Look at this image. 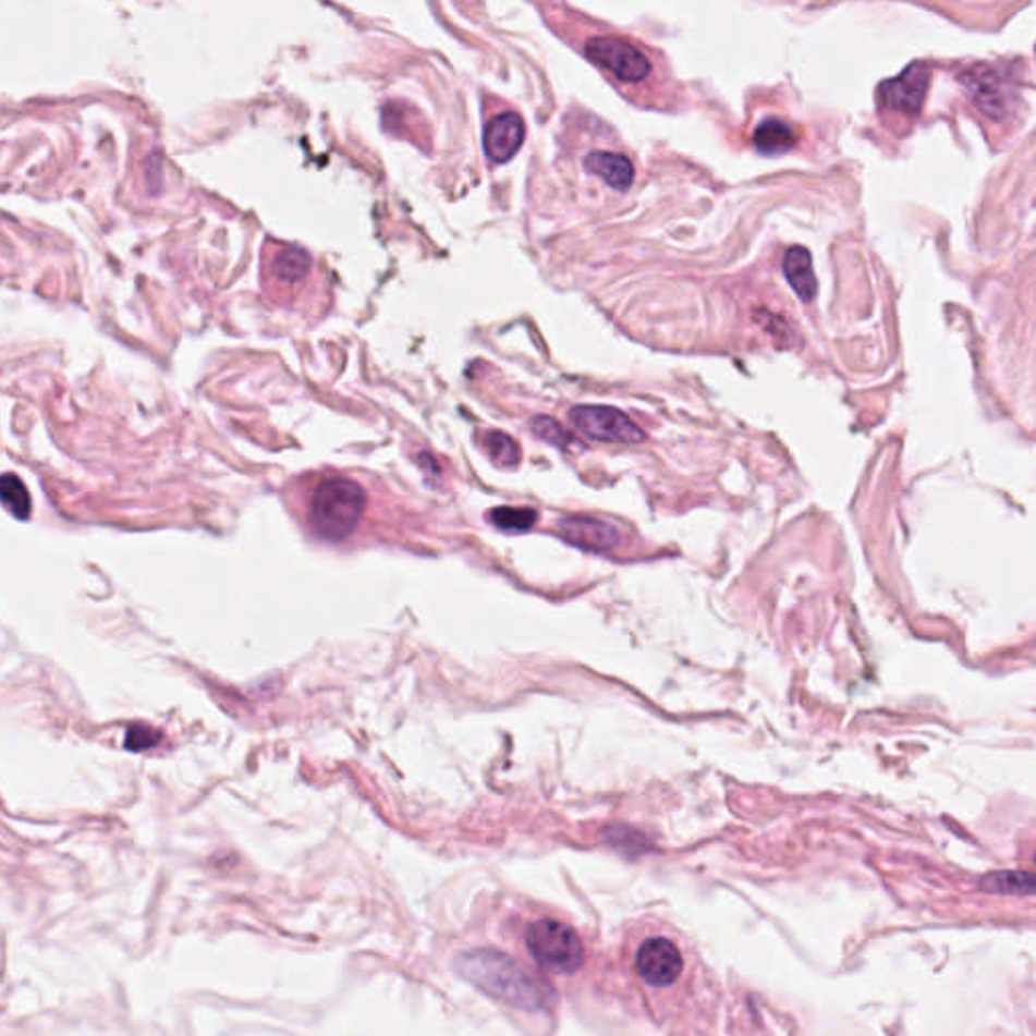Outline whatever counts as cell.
Wrapping results in <instances>:
<instances>
[{"mask_svg":"<svg viewBox=\"0 0 1036 1036\" xmlns=\"http://www.w3.org/2000/svg\"><path fill=\"white\" fill-rule=\"evenodd\" d=\"M455 967L470 984L507 1007L539 1012L553 1004V994L547 986L502 951H466L458 958Z\"/></svg>","mask_w":1036,"mask_h":1036,"instance_id":"6da1fadb","label":"cell"},{"mask_svg":"<svg viewBox=\"0 0 1036 1036\" xmlns=\"http://www.w3.org/2000/svg\"><path fill=\"white\" fill-rule=\"evenodd\" d=\"M367 509V492L351 478H327L316 486L310 500V526L320 539L342 543L356 531Z\"/></svg>","mask_w":1036,"mask_h":1036,"instance_id":"7a4b0ae2","label":"cell"},{"mask_svg":"<svg viewBox=\"0 0 1036 1036\" xmlns=\"http://www.w3.org/2000/svg\"><path fill=\"white\" fill-rule=\"evenodd\" d=\"M526 948L545 970L553 974H575L583 965L585 951L580 936L565 923L539 919L526 929Z\"/></svg>","mask_w":1036,"mask_h":1036,"instance_id":"3957f363","label":"cell"},{"mask_svg":"<svg viewBox=\"0 0 1036 1036\" xmlns=\"http://www.w3.org/2000/svg\"><path fill=\"white\" fill-rule=\"evenodd\" d=\"M585 58L597 68L610 72L615 80L624 84H639L653 73V63L639 51L636 45L627 44L618 37H592L585 49Z\"/></svg>","mask_w":1036,"mask_h":1036,"instance_id":"277c9868","label":"cell"},{"mask_svg":"<svg viewBox=\"0 0 1036 1036\" xmlns=\"http://www.w3.org/2000/svg\"><path fill=\"white\" fill-rule=\"evenodd\" d=\"M571 424L583 436L596 441L610 443H639L646 440V434L639 429L624 412L608 405H580L569 412Z\"/></svg>","mask_w":1036,"mask_h":1036,"instance_id":"5b68a950","label":"cell"},{"mask_svg":"<svg viewBox=\"0 0 1036 1036\" xmlns=\"http://www.w3.org/2000/svg\"><path fill=\"white\" fill-rule=\"evenodd\" d=\"M682 967L684 962H682L681 951L670 939L653 937L639 946L636 970H638L639 978L646 984L656 988L672 986L677 979L681 978Z\"/></svg>","mask_w":1036,"mask_h":1036,"instance_id":"8992f818","label":"cell"},{"mask_svg":"<svg viewBox=\"0 0 1036 1036\" xmlns=\"http://www.w3.org/2000/svg\"><path fill=\"white\" fill-rule=\"evenodd\" d=\"M929 75L931 72L925 63L909 65L901 75L880 84V103L899 114H919L925 92L929 86Z\"/></svg>","mask_w":1036,"mask_h":1036,"instance_id":"52a82bcc","label":"cell"},{"mask_svg":"<svg viewBox=\"0 0 1036 1036\" xmlns=\"http://www.w3.org/2000/svg\"><path fill=\"white\" fill-rule=\"evenodd\" d=\"M525 141V122L514 112L495 115L484 129V153L492 162H509Z\"/></svg>","mask_w":1036,"mask_h":1036,"instance_id":"ba28073f","label":"cell"},{"mask_svg":"<svg viewBox=\"0 0 1036 1036\" xmlns=\"http://www.w3.org/2000/svg\"><path fill=\"white\" fill-rule=\"evenodd\" d=\"M559 533L585 551H610L622 540L618 528L594 516H568L559 523Z\"/></svg>","mask_w":1036,"mask_h":1036,"instance_id":"9c48e42d","label":"cell"},{"mask_svg":"<svg viewBox=\"0 0 1036 1036\" xmlns=\"http://www.w3.org/2000/svg\"><path fill=\"white\" fill-rule=\"evenodd\" d=\"M583 169L604 179L615 191H627L634 183V164L618 153H592L583 158Z\"/></svg>","mask_w":1036,"mask_h":1036,"instance_id":"30bf717a","label":"cell"},{"mask_svg":"<svg viewBox=\"0 0 1036 1036\" xmlns=\"http://www.w3.org/2000/svg\"><path fill=\"white\" fill-rule=\"evenodd\" d=\"M783 273L790 285L794 288L797 298L812 302L818 292V280L812 268V256L806 247L794 245L783 256Z\"/></svg>","mask_w":1036,"mask_h":1036,"instance_id":"8fae6325","label":"cell"},{"mask_svg":"<svg viewBox=\"0 0 1036 1036\" xmlns=\"http://www.w3.org/2000/svg\"><path fill=\"white\" fill-rule=\"evenodd\" d=\"M795 141H797V136H795L794 129L790 124H785L780 118H767L753 132L755 148L761 155H769V157H776V155H783V153L792 150Z\"/></svg>","mask_w":1036,"mask_h":1036,"instance_id":"7c38bea8","label":"cell"},{"mask_svg":"<svg viewBox=\"0 0 1036 1036\" xmlns=\"http://www.w3.org/2000/svg\"><path fill=\"white\" fill-rule=\"evenodd\" d=\"M271 273L278 284H298L310 273V257L298 247L280 245L271 257Z\"/></svg>","mask_w":1036,"mask_h":1036,"instance_id":"4fadbf2b","label":"cell"},{"mask_svg":"<svg viewBox=\"0 0 1036 1036\" xmlns=\"http://www.w3.org/2000/svg\"><path fill=\"white\" fill-rule=\"evenodd\" d=\"M979 887L992 894H1036V873L1000 870L984 877Z\"/></svg>","mask_w":1036,"mask_h":1036,"instance_id":"5bb4252c","label":"cell"},{"mask_svg":"<svg viewBox=\"0 0 1036 1036\" xmlns=\"http://www.w3.org/2000/svg\"><path fill=\"white\" fill-rule=\"evenodd\" d=\"M965 86L979 108L990 115L1002 112V96L998 92V84L990 72H970L965 75Z\"/></svg>","mask_w":1036,"mask_h":1036,"instance_id":"9a60e30c","label":"cell"},{"mask_svg":"<svg viewBox=\"0 0 1036 1036\" xmlns=\"http://www.w3.org/2000/svg\"><path fill=\"white\" fill-rule=\"evenodd\" d=\"M0 497H2V504L4 509L11 512L16 519L21 521H27L31 516V504L29 490L27 486L23 484V480L15 476V474H4L2 480H0Z\"/></svg>","mask_w":1036,"mask_h":1036,"instance_id":"2e32d148","label":"cell"},{"mask_svg":"<svg viewBox=\"0 0 1036 1036\" xmlns=\"http://www.w3.org/2000/svg\"><path fill=\"white\" fill-rule=\"evenodd\" d=\"M537 519L539 516L533 509H519V507H498L490 512V521L497 525V528L507 533L531 531L537 523Z\"/></svg>","mask_w":1036,"mask_h":1036,"instance_id":"e0dca14e","label":"cell"},{"mask_svg":"<svg viewBox=\"0 0 1036 1036\" xmlns=\"http://www.w3.org/2000/svg\"><path fill=\"white\" fill-rule=\"evenodd\" d=\"M484 448L488 450V454L497 462L498 466H504V468L516 466L519 460H521V448H519V443L512 440L511 436L502 434V431H490V434H486Z\"/></svg>","mask_w":1036,"mask_h":1036,"instance_id":"ac0fdd59","label":"cell"},{"mask_svg":"<svg viewBox=\"0 0 1036 1036\" xmlns=\"http://www.w3.org/2000/svg\"><path fill=\"white\" fill-rule=\"evenodd\" d=\"M531 429L540 440L549 441V443L559 446V448H568L569 443H573L571 434L561 424H557L553 417H545V415L535 417L531 422Z\"/></svg>","mask_w":1036,"mask_h":1036,"instance_id":"d6986e66","label":"cell"},{"mask_svg":"<svg viewBox=\"0 0 1036 1036\" xmlns=\"http://www.w3.org/2000/svg\"><path fill=\"white\" fill-rule=\"evenodd\" d=\"M608 842L611 846L620 849L622 852H644L646 851V840L644 837L636 832V830H630V828H624V826H618V828H610L608 832Z\"/></svg>","mask_w":1036,"mask_h":1036,"instance_id":"ffe728a7","label":"cell"},{"mask_svg":"<svg viewBox=\"0 0 1036 1036\" xmlns=\"http://www.w3.org/2000/svg\"><path fill=\"white\" fill-rule=\"evenodd\" d=\"M158 741H160V733L150 729V727H144V724H134V727H130L129 733H126V747L130 752L150 749V747L157 745Z\"/></svg>","mask_w":1036,"mask_h":1036,"instance_id":"44dd1931","label":"cell"}]
</instances>
